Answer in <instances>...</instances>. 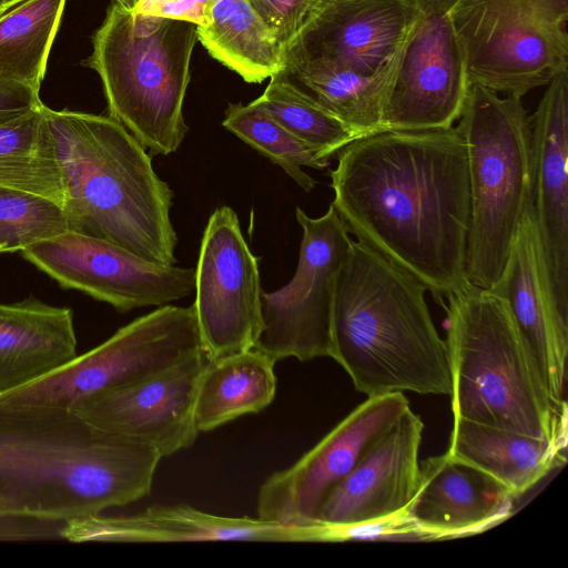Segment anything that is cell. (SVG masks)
Returning <instances> with one entry per match:
<instances>
[{
    "label": "cell",
    "instance_id": "6da1fadb",
    "mask_svg": "<svg viewBox=\"0 0 568 568\" xmlns=\"http://www.w3.org/2000/svg\"><path fill=\"white\" fill-rule=\"evenodd\" d=\"M329 176L348 232L418 278L439 305L468 283L470 194L457 128L358 138L337 153Z\"/></svg>",
    "mask_w": 568,
    "mask_h": 568
},
{
    "label": "cell",
    "instance_id": "7a4b0ae2",
    "mask_svg": "<svg viewBox=\"0 0 568 568\" xmlns=\"http://www.w3.org/2000/svg\"><path fill=\"white\" fill-rule=\"evenodd\" d=\"M162 456L72 409L0 400V517L65 524L151 493Z\"/></svg>",
    "mask_w": 568,
    "mask_h": 568
},
{
    "label": "cell",
    "instance_id": "3957f363",
    "mask_svg": "<svg viewBox=\"0 0 568 568\" xmlns=\"http://www.w3.org/2000/svg\"><path fill=\"white\" fill-rule=\"evenodd\" d=\"M426 291L394 261L352 240L335 285L329 357L367 397L405 390L449 395L447 346Z\"/></svg>",
    "mask_w": 568,
    "mask_h": 568
},
{
    "label": "cell",
    "instance_id": "277c9868",
    "mask_svg": "<svg viewBox=\"0 0 568 568\" xmlns=\"http://www.w3.org/2000/svg\"><path fill=\"white\" fill-rule=\"evenodd\" d=\"M43 110L57 146L70 231L174 265L173 192L155 173L145 148L110 116Z\"/></svg>",
    "mask_w": 568,
    "mask_h": 568
},
{
    "label": "cell",
    "instance_id": "5b68a950",
    "mask_svg": "<svg viewBox=\"0 0 568 568\" xmlns=\"http://www.w3.org/2000/svg\"><path fill=\"white\" fill-rule=\"evenodd\" d=\"M440 306L454 418L567 440V405L547 393L507 303L468 282Z\"/></svg>",
    "mask_w": 568,
    "mask_h": 568
},
{
    "label": "cell",
    "instance_id": "8992f818",
    "mask_svg": "<svg viewBox=\"0 0 568 568\" xmlns=\"http://www.w3.org/2000/svg\"><path fill=\"white\" fill-rule=\"evenodd\" d=\"M197 26L133 13L113 2L83 64L98 72L109 116L142 146L169 155L189 128L183 102Z\"/></svg>",
    "mask_w": 568,
    "mask_h": 568
},
{
    "label": "cell",
    "instance_id": "52a82bcc",
    "mask_svg": "<svg viewBox=\"0 0 568 568\" xmlns=\"http://www.w3.org/2000/svg\"><path fill=\"white\" fill-rule=\"evenodd\" d=\"M467 149L470 223L466 277L489 288L501 274L511 243L534 203L531 118L521 98H499L469 84L456 126Z\"/></svg>",
    "mask_w": 568,
    "mask_h": 568
},
{
    "label": "cell",
    "instance_id": "ba28073f",
    "mask_svg": "<svg viewBox=\"0 0 568 568\" xmlns=\"http://www.w3.org/2000/svg\"><path fill=\"white\" fill-rule=\"evenodd\" d=\"M568 0H455L468 83L521 98L568 68Z\"/></svg>",
    "mask_w": 568,
    "mask_h": 568
},
{
    "label": "cell",
    "instance_id": "9c48e42d",
    "mask_svg": "<svg viewBox=\"0 0 568 568\" xmlns=\"http://www.w3.org/2000/svg\"><path fill=\"white\" fill-rule=\"evenodd\" d=\"M200 353L193 305L166 304L50 374L0 394V400L70 409L82 399L139 383Z\"/></svg>",
    "mask_w": 568,
    "mask_h": 568
},
{
    "label": "cell",
    "instance_id": "30bf717a",
    "mask_svg": "<svg viewBox=\"0 0 568 568\" xmlns=\"http://www.w3.org/2000/svg\"><path fill=\"white\" fill-rule=\"evenodd\" d=\"M295 214L303 230L297 268L282 288L262 291L263 327L253 347L276 363L329 356L335 285L352 243L332 204L321 217L301 207Z\"/></svg>",
    "mask_w": 568,
    "mask_h": 568
},
{
    "label": "cell",
    "instance_id": "8fae6325",
    "mask_svg": "<svg viewBox=\"0 0 568 568\" xmlns=\"http://www.w3.org/2000/svg\"><path fill=\"white\" fill-rule=\"evenodd\" d=\"M423 430L422 418L407 408L325 496L317 513L325 541L406 532Z\"/></svg>",
    "mask_w": 568,
    "mask_h": 568
},
{
    "label": "cell",
    "instance_id": "7c38bea8",
    "mask_svg": "<svg viewBox=\"0 0 568 568\" xmlns=\"http://www.w3.org/2000/svg\"><path fill=\"white\" fill-rule=\"evenodd\" d=\"M455 0H417L388 90L385 130L453 126L468 91L465 55L450 20Z\"/></svg>",
    "mask_w": 568,
    "mask_h": 568
},
{
    "label": "cell",
    "instance_id": "4fadbf2b",
    "mask_svg": "<svg viewBox=\"0 0 568 568\" xmlns=\"http://www.w3.org/2000/svg\"><path fill=\"white\" fill-rule=\"evenodd\" d=\"M194 271L193 307L206 358L253 348L263 327V288L257 258L230 206L217 207L211 214Z\"/></svg>",
    "mask_w": 568,
    "mask_h": 568
},
{
    "label": "cell",
    "instance_id": "5bb4252c",
    "mask_svg": "<svg viewBox=\"0 0 568 568\" xmlns=\"http://www.w3.org/2000/svg\"><path fill=\"white\" fill-rule=\"evenodd\" d=\"M402 392L367 397L294 464L271 474L257 494V517L316 527L325 496L409 408Z\"/></svg>",
    "mask_w": 568,
    "mask_h": 568
},
{
    "label": "cell",
    "instance_id": "9a60e30c",
    "mask_svg": "<svg viewBox=\"0 0 568 568\" xmlns=\"http://www.w3.org/2000/svg\"><path fill=\"white\" fill-rule=\"evenodd\" d=\"M22 255L54 278L120 312L163 306L194 292L195 271L146 261L108 241L68 231Z\"/></svg>",
    "mask_w": 568,
    "mask_h": 568
},
{
    "label": "cell",
    "instance_id": "2e32d148",
    "mask_svg": "<svg viewBox=\"0 0 568 568\" xmlns=\"http://www.w3.org/2000/svg\"><path fill=\"white\" fill-rule=\"evenodd\" d=\"M206 363L200 353L139 383L82 399L70 409L162 457L173 455L191 447L200 434L195 400Z\"/></svg>",
    "mask_w": 568,
    "mask_h": 568
},
{
    "label": "cell",
    "instance_id": "e0dca14e",
    "mask_svg": "<svg viewBox=\"0 0 568 568\" xmlns=\"http://www.w3.org/2000/svg\"><path fill=\"white\" fill-rule=\"evenodd\" d=\"M547 85L530 116L532 206L545 294L556 316L568 325V70Z\"/></svg>",
    "mask_w": 568,
    "mask_h": 568
},
{
    "label": "cell",
    "instance_id": "ac0fdd59",
    "mask_svg": "<svg viewBox=\"0 0 568 568\" xmlns=\"http://www.w3.org/2000/svg\"><path fill=\"white\" fill-rule=\"evenodd\" d=\"M417 0H325L285 51L286 62L324 60L372 78L392 71Z\"/></svg>",
    "mask_w": 568,
    "mask_h": 568
},
{
    "label": "cell",
    "instance_id": "d6986e66",
    "mask_svg": "<svg viewBox=\"0 0 568 568\" xmlns=\"http://www.w3.org/2000/svg\"><path fill=\"white\" fill-rule=\"evenodd\" d=\"M61 537L73 541H315L313 527L251 517H223L186 505L152 506L131 516L94 515L65 523Z\"/></svg>",
    "mask_w": 568,
    "mask_h": 568
},
{
    "label": "cell",
    "instance_id": "ffe728a7",
    "mask_svg": "<svg viewBox=\"0 0 568 568\" xmlns=\"http://www.w3.org/2000/svg\"><path fill=\"white\" fill-rule=\"evenodd\" d=\"M487 290L507 303L551 399L566 404L568 325L556 316L545 294L532 205L519 224L501 274Z\"/></svg>",
    "mask_w": 568,
    "mask_h": 568
},
{
    "label": "cell",
    "instance_id": "44dd1931",
    "mask_svg": "<svg viewBox=\"0 0 568 568\" xmlns=\"http://www.w3.org/2000/svg\"><path fill=\"white\" fill-rule=\"evenodd\" d=\"M513 499L493 478L445 453L419 463L406 519L419 539L470 535L507 518Z\"/></svg>",
    "mask_w": 568,
    "mask_h": 568
},
{
    "label": "cell",
    "instance_id": "7402d4cb",
    "mask_svg": "<svg viewBox=\"0 0 568 568\" xmlns=\"http://www.w3.org/2000/svg\"><path fill=\"white\" fill-rule=\"evenodd\" d=\"M77 355L70 308L37 298L0 304V394L50 374Z\"/></svg>",
    "mask_w": 568,
    "mask_h": 568
},
{
    "label": "cell",
    "instance_id": "603a6c76",
    "mask_svg": "<svg viewBox=\"0 0 568 568\" xmlns=\"http://www.w3.org/2000/svg\"><path fill=\"white\" fill-rule=\"evenodd\" d=\"M567 440H549L454 418L447 454L519 497L566 463Z\"/></svg>",
    "mask_w": 568,
    "mask_h": 568
},
{
    "label": "cell",
    "instance_id": "cb8c5ba5",
    "mask_svg": "<svg viewBox=\"0 0 568 568\" xmlns=\"http://www.w3.org/2000/svg\"><path fill=\"white\" fill-rule=\"evenodd\" d=\"M275 364L256 348L207 359L195 400L199 432H210L271 405L276 393Z\"/></svg>",
    "mask_w": 568,
    "mask_h": 568
},
{
    "label": "cell",
    "instance_id": "d4e9b609",
    "mask_svg": "<svg viewBox=\"0 0 568 568\" xmlns=\"http://www.w3.org/2000/svg\"><path fill=\"white\" fill-rule=\"evenodd\" d=\"M209 53L248 83L284 70V50L248 0H212L210 19L197 27Z\"/></svg>",
    "mask_w": 568,
    "mask_h": 568
},
{
    "label": "cell",
    "instance_id": "484cf974",
    "mask_svg": "<svg viewBox=\"0 0 568 568\" xmlns=\"http://www.w3.org/2000/svg\"><path fill=\"white\" fill-rule=\"evenodd\" d=\"M394 70L367 78L332 62L312 59L286 62L280 73L362 138L385 130L383 114Z\"/></svg>",
    "mask_w": 568,
    "mask_h": 568
},
{
    "label": "cell",
    "instance_id": "4316f807",
    "mask_svg": "<svg viewBox=\"0 0 568 568\" xmlns=\"http://www.w3.org/2000/svg\"><path fill=\"white\" fill-rule=\"evenodd\" d=\"M65 1H0L1 79L40 89Z\"/></svg>",
    "mask_w": 568,
    "mask_h": 568
},
{
    "label": "cell",
    "instance_id": "83f0119b",
    "mask_svg": "<svg viewBox=\"0 0 568 568\" xmlns=\"http://www.w3.org/2000/svg\"><path fill=\"white\" fill-rule=\"evenodd\" d=\"M43 109L0 126V187L39 194L63 206L61 168Z\"/></svg>",
    "mask_w": 568,
    "mask_h": 568
},
{
    "label": "cell",
    "instance_id": "f1b7e54d",
    "mask_svg": "<svg viewBox=\"0 0 568 568\" xmlns=\"http://www.w3.org/2000/svg\"><path fill=\"white\" fill-rule=\"evenodd\" d=\"M253 102L329 161L344 146L359 138L282 73L272 77L262 95Z\"/></svg>",
    "mask_w": 568,
    "mask_h": 568
},
{
    "label": "cell",
    "instance_id": "f546056e",
    "mask_svg": "<svg viewBox=\"0 0 568 568\" xmlns=\"http://www.w3.org/2000/svg\"><path fill=\"white\" fill-rule=\"evenodd\" d=\"M222 125L240 140L280 165L304 191L311 192L316 180L303 166L325 169L331 161L276 122L253 101L230 104Z\"/></svg>",
    "mask_w": 568,
    "mask_h": 568
},
{
    "label": "cell",
    "instance_id": "4dcf8cb0",
    "mask_svg": "<svg viewBox=\"0 0 568 568\" xmlns=\"http://www.w3.org/2000/svg\"><path fill=\"white\" fill-rule=\"evenodd\" d=\"M68 231V215L57 201L0 187V253L22 251Z\"/></svg>",
    "mask_w": 568,
    "mask_h": 568
},
{
    "label": "cell",
    "instance_id": "1f68e13d",
    "mask_svg": "<svg viewBox=\"0 0 568 568\" xmlns=\"http://www.w3.org/2000/svg\"><path fill=\"white\" fill-rule=\"evenodd\" d=\"M285 51L317 14L325 0H248Z\"/></svg>",
    "mask_w": 568,
    "mask_h": 568
},
{
    "label": "cell",
    "instance_id": "d6a6232c",
    "mask_svg": "<svg viewBox=\"0 0 568 568\" xmlns=\"http://www.w3.org/2000/svg\"><path fill=\"white\" fill-rule=\"evenodd\" d=\"M211 4L212 0H139L132 12L204 27L210 19Z\"/></svg>",
    "mask_w": 568,
    "mask_h": 568
},
{
    "label": "cell",
    "instance_id": "836d02e7",
    "mask_svg": "<svg viewBox=\"0 0 568 568\" xmlns=\"http://www.w3.org/2000/svg\"><path fill=\"white\" fill-rule=\"evenodd\" d=\"M39 90L0 78V126L42 108Z\"/></svg>",
    "mask_w": 568,
    "mask_h": 568
},
{
    "label": "cell",
    "instance_id": "e575fe53",
    "mask_svg": "<svg viewBox=\"0 0 568 568\" xmlns=\"http://www.w3.org/2000/svg\"><path fill=\"white\" fill-rule=\"evenodd\" d=\"M138 1L139 0H114L115 3L129 11H132L135 8Z\"/></svg>",
    "mask_w": 568,
    "mask_h": 568
}]
</instances>
